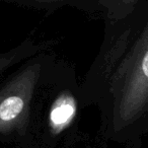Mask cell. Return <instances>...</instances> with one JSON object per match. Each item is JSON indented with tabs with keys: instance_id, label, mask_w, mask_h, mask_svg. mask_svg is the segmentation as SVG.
Instances as JSON below:
<instances>
[{
	"instance_id": "277c9868",
	"label": "cell",
	"mask_w": 148,
	"mask_h": 148,
	"mask_svg": "<svg viewBox=\"0 0 148 148\" xmlns=\"http://www.w3.org/2000/svg\"><path fill=\"white\" fill-rule=\"evenodd\" d=\"M8 3L45 11H55L65 6L78 8L90 15L99 17L97 0H4Z\"/></svg>"
},
{
	"instance_id": "7a4b0ae2",
	"label": "cell",
	"mask_w": 148,
	"mask_h": 148,
	"mask_svg": "<svg viewBox=\"0 0 148 148\" xmlns=\"http://www.w3.org/2000/svg\"><path fill=\"white\" fill-rule=\"evenodd\" d=\"M52 50L27 58L0 79V136H25L33 125L36 99L50 66Z\"/></svg>"
},
{
	"instance_id": "6da1fadb",
	"label": "cell",
	"mask_w": 148,
	"mask_h": 148,
	"mask_svg": "<svg viewBox=\"0 0 148 148\" xmlns=\"http://www.w3.org/2000/svg\"><path fill=\"white\" fill-rule=\"evenodd\" d=\"M80 99L82 107L99 106L113 137L133 141L148 134V0L124 18L105 21Z\"/></svg>"
},
{
	"instance_id": "3957f363",
	"label": "cell",
	"mask_w": 148,
	"mask_h": 148,
	"mask_svg": "<svg viewBox=\"0 0 148 148\" xmlns=\"http://www.w3.org/2000/svg\"><path fill=\"white\" fill-rule=\"evenodd\" d=\"M57 43L58 40L55 39L37 41L34 38L27 37L18 45L3 52H0V79L4 77L7 72L12 70L27 58L40 52L53 50Z\"/></svg>"
},
{
	"instance_id": "5b68a950",
	"label": "cell",
	"mask_w": 148,
	"mask_h": 148,
	"mask_svg": "<svg viewBox=\"0 0 148 148\" xmlns=\"http://www.w3.org/2000/svg\"><path fill=\"white\" fill-rule=\"evenodd\" d=\"M144 0H97L99 17L105 21H119L131 14Z\"/></svg>"
}]
</instances>
